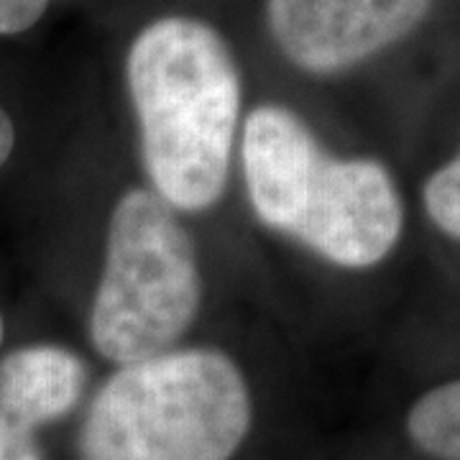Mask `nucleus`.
Listing matches in <instances>:
<instances>
[{"instance_id":"39448f33","label":"nucleus","mask_w":460,"mask_h":460,"mask_svg":"<svg viewBox=\"0 0 460 460\" xmlns=\"http://www.w3.org/2000/svg\"><path fill=\"white\" fill-rule=\"evenodd\" d=\"M432 0H266L279 51L302 72L338 75L410 36Z\"/></svg>"},{"instance_id":"9b49d317","label":"nucleus","mask_w":460,"mask_h":460,"mask_svg":"<svg viewBox=\"0 0 460 460\" xmlns=\"http://www.w3.org/2000/svg\"><path fill=\"white\" fill-rule=\"evenodd\" d=\"M13 148H16V126L11 120V115L0 108V169L13 156Z\"/></svg>"},{"instance_id":"0eeeda50","label":"nucleus","mask_w":460,"mask_h":460,"mask_svg":"<svg viewBox=\"0 0 460 460\" xmlns=\"http://www.w3.org/2000/svg\"><path fill=\"white\" fill-rule=\"evenodd\" d=\"M407 435L435 460H460V378L432 386L407 411Z\"/></svg>"},{"instance_id":"1a4fd4ad","label":"nucleus","mask_w":460,"mask_h":460,"mask_svg":"<svg viewBox=\"0 0 460 460\" xmlns=\"http://www.w3.org/2000/svg\"><path fill=\"white\" fill-rule=\"evenodd\" d=\"M51 0H0V36H16L36 26Z\"/></svg>"},{"instance_id":"7ed1b4c3","label":"nucleus","mask_w":460,"mask_h":460,"mask_svg":"<svg viewBox=\"0 0 460 460\" xmlns=\"http://www.w3.org/2000/svg\"><path fill=\"white\" fill-rule=\"evenodd\" d=\"M202 269L181 215L148 187L126 190L105 226L87 335L113 366L172 350L198 320Z\"/></svg>"},{"instance_id":"f257e3e1","label":"nucleus","mask_w":460,"mask_h":460,"mask_svg":"<svg viewBox=\"0 0 460 460\" xmlns=\"http://www.w3.org/2000/svg\"><path fill=\"white\" fill-rule=\"evenodd\" d=\"M148 190L180 215L213 210L228 190L241 123V75L210 23L151 21L126 57Z\"/></svg>"},{"instance_id":"f03ea898","label":"nucleus","mask_w":460,"mask_h":460,"mask_svg":"<svg viewBox=\"0 0 460 460\" xmlns=\"http://www.w3.org/2000/svg\"><path fill=\"white\" fill-rule=\"evenodd\" d=\"M253 425L238 361L210 345H177L115 366L77 432L80 460H233Z\"/></svg>"},{"instance_id":"6e6552de","label":"nucleus","mask_w":460,"mask_h":460,"mask_svg":"<svg viewBox=\"0 0 460 460\" xmlns=\"http://www.w3.org/2000/svg\"><path fill=\"white\" fill-rule=\"evenodd\" d=\"M422 202L432 226L460 241V154L429 174L422 187Z\"/></svg>"},{"instance_id":"20e7f679","label":"nucleus","mask_w":460,"mask_h":460,"mask_svg":"<svg viewBox=\"0 0 460 460\" xmlns=\"http://www.w3.org/2000/svg\"><path fill=\"white\" fill-rule=\"evenodd\" d=\"M402 230L404 202L392 172L376 159H343L323 146L302 166L271 223V233L348 271L384 261Z\"/></svg>"},{"instance_id":"9d476101","label":"nucleus","mask_w":460,"mask_h":460,"mask_svg":"<svg viewBox=\"0 0 460 460\" xmlns=\"http://www.w3.org/2000/svg\"><path fill=\"white\" fill-rule=\"evenodd\" d=\"M0 460H47L39 432H29L0 417Z\"/></svg>"},{"instance_id":"423d86ee","label":"nucleus","mask_w":460,"mask_h":460,"mask_svg":"<svg viewBox=\"0 0 460 460\" xmlns=\"http://www.w3.org/2000/svg\"><path fill=\"white\" fill-rule=\"evenodd\" d=\"M87 389V363L59 343H31L0 358V417L39 432L72 414Z\"/></svg>"},{"instance_id":"f8f14e48","label":"nucleus","mask_w":460,"mask_h":460,"mask_svg":"<svg viewBox=\"0 0 460 460\" xmlns=\"http://www.w3.org/2000/svg\"><path fill=\"white\" fill-rule=\"evenodd\" d=\"M3 341H5V317H3V310H0V350H3Z\"/></svg>"}]
</instances>
